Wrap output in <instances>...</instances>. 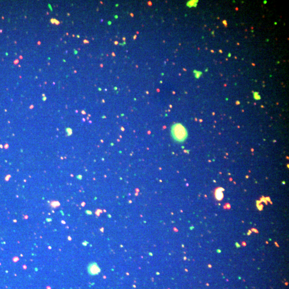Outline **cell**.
I'll list each match as a JSON object with an SVG mask.
<instances>
[{
    "mask_svg": "<svg viewBox=\"0 0 289 289\" xmlns=\"http://www.w3.org/2000/svg\"><path fill=\"white\" fill-rule=\"evenodd\" d=\"M100 269L95 263L90 264L88 267V272L90 275H96L100 273Z\"/></svg>",
    "mask_w": 289,
    "mask_h": 289,
    "instance_id": "2",
    "label": "cell"
},
{
    "mask_svg": "<svg viewBox=\"0 0 289 289\" xmlns=\"http://www.w3.org/2000/svg\"><path fill=\"white\" fill-rule=\"evenodd\" d=\"M171 134L173 138L179 142H184L187 137V130L179 123H177L172 126Z\"/></svg>",
    "mask_w": 289,
    "mask_h": 289,
    "instance_id": "1",
    "label": "cell"
},
{
    "mask_svg": "<svg viewBox=\"0 0 289 289\" xmlns=\"http://www.w3.org/2000/svg\"><path fill=\"white\" fill-rule=\"evenodd\" d=\"M209 267H211V265H209Z\"/></svg>",
    "mask_w": 289,
    "mask_h": 289,
    "instance_id": "3",
    "label": "cell"
}]
</instances>
